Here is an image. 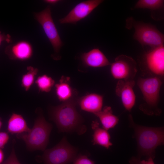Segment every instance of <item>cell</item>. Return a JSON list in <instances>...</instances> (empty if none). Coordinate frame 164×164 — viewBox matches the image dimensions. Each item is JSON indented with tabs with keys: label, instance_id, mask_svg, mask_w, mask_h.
<instances>
[{
	"label": "cell",
	"instance_id": "obj_1",
	"mask_svg": "<svg viewBox=\"0 0 164 164\" xmlns=\"http://www.w3.org/2000/svg\"><path fill=\"white\" fill-rule=\"evenodd\" d=\"M129 126L134 130V136L136 139L138 151L137 157L145 156L147 159L155 157L156 148L164 143V128L163 127H152L136 124L132 117H129Z\"/></svg>",
	"mask_w": 164,
	"mask_h": 164
},
{
	"label": "cell",
	"instance_id": "obj_2",
	"mask_svg": "<svg viewBox=\"0 0 164 164\" xmlns=\"http://www.w3.org/2000/svg\"><path fill=\"white\" fill-rule=\"evenodd\" d=\"M76 103L70 99L50 109V119L53 121L61 132H76L79 135L84 133L86 128L83 120L76 108Z\"/></svg>",
	"mask_w": 164,
	"mask_h": 164
},
{
	"label": "cell",
	"instance_id": "obj_3",
	"mask_svg": "<svg viewBox=\"0 0 164 164\" xmlns=\"http://www.w3.org/2000/svg\"><path fill=\"white\" fill-rule=\"evenodd\" d=\"M36 111L38 116L32 128L28 132L17 134L16 137L25 142L29 150L44 151L49 142L52 126L46 121L40 109Z\"/></svg>",
	"mask_w": 164,
	"mask_h": 164
},
{
	"label": "cell",
	"instance_id": "obj_4",
	"mask_svg": "<svg viewBox=\"0 0 164 164\" xmlns=\"http://www.w3.org/2000/svg\"><path fill=\"white\" fill-rule=\"evenodd\" d=\"M138 85L143 96L145 104L141 105L139 109L146 114L158 115L161 113L158 108L159 93L162 82L157 77L140 78Z\"/></svg>",
	"mask_w": 164,
	"mask_h": 164
},
{
	"label": "cell",
	"instance_id": "obj_5",
	"mask_svg": "<svg viewBox=\"0 0 164 164\" xmlns=\"http://www.w3.org/2000/svg\"><path fill=\"white\" fill-rule=\"evenodd\" d=\"M128 22L135 29L133 38L142 46H149L152 48L163 45L164 36L155 26L151 24L136 22L129 19Z\"/></svg>",
	"mask_w": 164,
	"mask_h": 164
},
{
	"label": "cell",
	"instance_id": "obj_6",
	"mask_svg": "<svg viewBox=\"0 0 164 164\" xmlns=\"http://www.w3.org/2000/svg\"><path fill=\"white\" fill-rule=\"evenodd\" d=\"M77 152L64 136L54 147L44 150L42 159L44 164H68L73 162Z\"/></svg>",
	"mask_w": 164,
	"mask_h": 164
},
{
	"label": "cell",
	"instance_id": "obj_7",
	"mask_svg": "<svg viewBox=\"0 0 164 164\" xmlns=\"http://www.w3.org/2000/svg\"><path fill=\"white\" fill-rule=\"evenodd\" d=\"M34 17L42 27L55 52L58 53L63 45V43L52 17L50 6L39 12L35 13Z\"/></svg>",
	"mask_w": 164,
	"mask_h": 164
},
{
	"label": "cell",
	"instance_id": "obj_8",
	"mask_svg": "<svg viewBox=\"0 0 164 164\" xmlns=\"http://www.w3.org/2000/svg\"><path fill=\"white\" fill-rule=\"evenodd\" d=\"M111 65L112 76L119 80H133L137 72L135 61L132 57L125 55H118Z\"/></svg>",
	"mask_w": 164,
	"mask_h": 164
},
{
	"label": "cell",
	"instance_id": "obj_9",
	"mask_svg": "<svg viewBox=\"0 0 164 164\" xmlns=\"http://www.w3.org/2000/svg\"><path fill=\"white\" fill-rule=\"evenodd\" d=\"M103 2L102 0H89L80 2L59 22L61 24H75L88 16Z\"/></svg>",
	"mask_w": 164,
	"mask_h": 164
},
{
	"label": "cell",
	"instance_id": "obj_10",
	"mask_svg": "<svg viewBox=\"0 0 164 164\" xmlns=\"http://www.w3.org/2000/svg\"><path fill=\"white\" fill-rule=\"evenodd\" d=\"M146 66L154 74L163 76L164 73V47L163 45L152 49L145 55Z\"/></svg>",
	"mask_w": 164,
	"mask_h": 164
},
{
	"label": "cell",
	"instance_id": "obj_11",
	"mask_svg": "<svg viewBox=\"0 0 164 164\" xmlns=\"http://www.w3.org/2000/svg\"><path fill=\"white\" fill-rule=\"evenodd\" d=\"M135 81L118 80L115 89L116 95L120 97L125 108L130 111L134 106L136 96L133 90Z\"/></svg>",
	"mask_w": 164,
	"mask_h": 164
},
{
	"label": "cell",
	"instance_id": "obj_12",
	"mask_svg": "<svg viewBox=\"0 0 164 164\" xmlns=\"http://www.w3.org/2000/svg\"><path fill=\"white\" fill-rule=\"evenodd\" d=\"M5 52L11 60L24 61L31 58L33 50L29 42L22 40L8 46L5 48Z\"/></svg>",
	"mask_w": 164,
	"mask_h": 164
},
{
	"label": "cell",
	"instance_id": "obj_13",
	"mask_svg": "<svg viewBox=\"0 0 164 164\" xmlns=\"http://www.w3.org/2000/svg\"><path fill=\"white\" fill-rule=\"evenodd\" d=\"M81 59L86 66L100 67L111 65L104 54L99 49H94L89 52L83 53Z\"/></svg>",
	"mask_w": 164,
	"mask_h": 164
},
{
	"label": "cell",
	"instance_id": "obj_14",
	"mask_svg": "<svg viewBox=\"0 0 164 164\" xmlns=\"http://www.w3.org/2000/svg\"><path fill=\"white\" fill-rule=\"evenodd\" d=\"M103 96L96 94H91L82 97L79 104L82 110L95 114L102 110Z\"/></svg>",
	"mask_w": 164,
	"mask_h": 164
},
{
	"label": "cell",
	"instance_id": "obj_15",
	"mask_svg": "<svg viewBox=\"0 0 164 164\" xmlns=\"http://www.w3.org/2000/svg\"><path fill=\"white\" fill-rule=\"evenodd\" d=\"M97 121H93L92 128L93 130V142L94 145H98L107 149L112 145L110 142V135L108 130L100 128Z\"/></svg>",
	"mask_w": 164,
	"mask_h": 164
},
{
	"label": "cell",
	"instance_id": "obj_16",
	"mask_svg": "<svg viewBox=\"0 0 164 164\" xmlns=\"http://www.w3.org/2000/svg\"><path fill=\"white\" fill-rule=\"evenodd\" d=\"M22 116L13 113L8 122L7 130L12 134H19L27 132L30 130Z\"/></svg>",
	"mask_w": 164,
	"mask_h": 164
},
{
	"label": "cell",
	"instance_id": "obj_17",
	"mask_svg": "<svg viewBox=\"0 0 164 164\" xmlns=\"http://www.w3.org/2000/svg\"><path fill=\"white\" fill-rule=\"evenodd\" d=\"M94 114L99 118L103 128L107 130L114 127L119 121L118 118L113 114L111 108L109 106H105Z\"/></svg>",
	"mask_w": 164,
	"mask_h": 164
},
{
	"label": "cell",
	"instance_id": "obj_18",
	"mask_svg": "<svg viewBox=\"0 0 164 164\" xmlns=\"http://www.w3.org/2000/svg\"><path fill=\"white\" fill-rule=\"evenodd\" d=\"M62 77L59 83L55 85L56 94L59 100L65 102L70 99L72 95V90L68 83L67 78Z\"/></svg>",
	"mask_w": 164,
	"mask_h": 164
},
{
	"label": "cell",
	"instance_id": "obj_19",
	"mask_svg": "<svg viewBox=\"0 0 164 164\" xmlns=\"http://www.w3.org/2000/svg\"><path fill=\"white\" fill-rule=\"evenodd\" d=\"M27 73L22 75L21 80L22 86L26 91L30 89L38 72V68L31 66L27 67Z\"/></svg>",
	"mask_w": 164,
	"mask_h": 164
},
{
	"label": "cell",
	"instance_id": "obj_20",
	"mask_svg": "<svg viewBox=\"0 0 164 164\" xmlns=\"http://www.w3.org/2000/svg\"><path fill=\"white\" fill-rule=\"evenodd\" d=\"M39 92H49L55 84V81L51 77L46 74L39 76L35 81Z\"/></svg>",
	"mask_w": 164,
	"mask_h": 164
},
{
	"label": "cell",
	"instance_id": "obj_21",
	"mask_svg": "<svg viewBox=\"0 0 164 164\" xmlns=\"http://www.w3.org/2000/svg\"><path fill=\"white\" fill-rule=\"evenodd\" d=\"M162 0H139L135 5V8L147 9L151 10L158 9L164 5Z\"/></svg>",
	"mask_w": 164,
	"mask_h": 164
},
{
	"label": "cell",
	"instance_id": "obj_22",
	"mask_svg": "<svg viewBox=\"0 0 164 164\" xmlns=\"http://www.w3.org/2000/svg\"><path fill=\"white\" fill-rule=\"evenodd\" d=\"M73 164H95L94 161L84 155H77L73 161Z\"/></svg>",
	"mask_w": 164,
	"mask_h": 164
},
{
	"label": "cell",
	"instance_id": "obj_23",
	"mask_svg": "<svg viewBox=\"0 0 164 164\" xmlns=\"http://www.w3.org/2000/svg\"><path fill=\"white\" fill-rule=\"evenodd\" d=\"M15 140H13V145L11 153L7 159L1 164H21L18 160L15 154L14 144Z\"/></svg>",
	"mask_w": 164,
	"mask_h": 164
},
{
	"label": "cell",
	"instance_id": "obj_24",
	"mask_svg": "<svg viewBox=\"0 0 164 164\" xmlns=\"http://www.w3.org/2000/svg\"><path fill=\"white\" fill-rule=\"evenodd\" d=\"M153 159L149 157L147 160H141V158L137 157H132L129 160V162L130 164H155Z\"/></svg>",
	"mask_w": 164,
	"mask_h": 164
},
{
	"label": "cell",
	"instance_id": "obj_25",
	"mask_svg": "<svg viewBox=\"0 0 164 164\" xmlns=\"http://www.w3.org/2000/svg\"><path fill=\"white\" fill-rule=\"evenodd\" d=\"M9 138V135L5 132H0V149L4 148Z\"/></svg>",
	"mask_w": 164,
	"mask_h": 164
},
{
	"label": "cell",
	"instance_id": "obj_26",
	"mask_svg": "<svg viewBox=\"0 0 164 164\" xmlns=\"http://www.w3.org/2000/svg\"><path fill=\"white\" fill-rule=\"evenodd\" d=\"M11 40V37L10 35L2 33L0 31V45L3 41H5L9 43Z\"/></svg>",
	"mask_w": 164,
	"mask_h": 164
},
{
	"label": "cell",
	"instance_id": "obj_27",
	"mask_svg": "<svg viewBox=\"0 0 164 164\" xmlns=\"http://www.w3.org/2000/svg\"><path fill=\"white\" fill-rule=\"evenodd\" d=\"M44 2L47 3L51 4H55L57 3L59 1V0H46L44 1Z\"/></svg>",
	"mask_w": 164,
	"mask_h": 164
},
{
	"label": "cell",
	"instance_id": "obj_28",
	"mask_svg": "<svg viewBox=\"0 0 164 164\" xmlns=\"http://www.w3.org/2000/svg\"><path fill=\"white\" fill-rule=\"evenodd\" d=\"M4 153L1 149H0V164H1L4 159Z\"/></svg>",
	"mask_w": 164,
	"mask_h": 164
},
{
	"label": "cell",
	"instance_id": "obj_29",
	"mask_svg": "<svg viewBox=\"0 0 164 164\" xmlns=\"http://www.w3.org/2000/svg\"><path fill=\"white\" fill-rule=\"evenodd\" d=\"M2 123L1 121V119L0 118V130L2 127Z\"/></svg>",
	"mask_w": 164,
	"mask_h": 164
}]
</instances>
